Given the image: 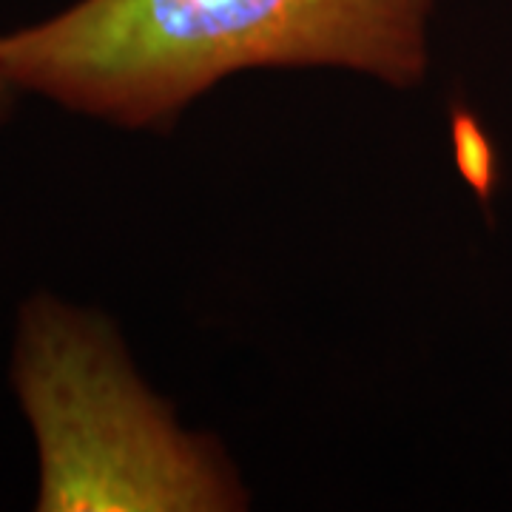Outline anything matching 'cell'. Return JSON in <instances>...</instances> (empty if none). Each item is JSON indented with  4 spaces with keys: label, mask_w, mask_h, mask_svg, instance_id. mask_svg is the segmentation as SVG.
<instances>
[{
    "label": "cell",
    "mask_w": 512,
    "mask_h": 512,
    "mask_svg": "<svg viewBox=\"0 0 512 512\" xmlns=\"http://www.w3.org/2000/svg\"><path fill=\"white\" fill-rule=\"evenodd\" d=\"M12 94H15V89L6 83V77L0 74V120H3V114L9 111V103H12Z\"/></svg>",
    "instance_id": "3957f363"
},
{
    "label": "cell",
    "mask_w": 512,
    "mask_h": 512,
    "mask_svg": "<svg viewBox=\"0 0 512 512\" xmlns=\"http://www.w3.org/2000/svg\"><path fill=\"white\" fill-rule=\"evenodd\" d=\"M436 0H77L0 35L15 92L120 128L171 126L248 69H350L419 86Z\"/></svg>",
    "instance_id": "6da1fadb"
},
{
    "label": "cell",
    "mask_w": 512,
    "mask_h": 512,
    "mask_svg": "<svg viewBox=\"0 0 512 512\" xmlns=\"http://www.w3.org/2000/svg\"><path fill=\"white\" fill-rule=\"evenodd\" d=\"M12 382L35 430L37 510H242L211 441L148 390L106 319L37 296L20 313Z\"/></svg>",
    "instance_id": "7a4b0ae2"
}]
</instances>
